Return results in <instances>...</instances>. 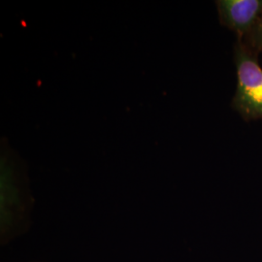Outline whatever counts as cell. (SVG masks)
I'll return each mask as SVG.
<instances>
[{
  "label": "cell",
  "instance_id": "4",
  "mask_svg": "<svg viewBox=\"0 0 262 262\" xmlns=\"http://www.w3.org/2000/svg\"><path fill=\"white\" fill-rule=\"evenodd\" d=\"M246 44L257 53L260 51L262 52V17L254 33L252 35V37L248 40V42H246Z\"/></svg>",
  "mask_w": 262,
  "mask_h": 262
},
{
  "label": "cell",
  "instance_id": "3",
  "mask_svg": "<svg viewBox=\"0 0 262 262\" xmlns=\"http://www.w3.org/2000/svg\"><path fill=\"white\" fill-rule=\"evenodd\" d=\"M219 19L244 43L252 37L262 17V0H217Z\"/></svg>",
  "mask_w": 262,
  "mask_h": 262
},
{
  "label": "cell",
  "instance_id": "1",
  "mask_svg": "<svg viewBox=\"0 0 262 262\" xmlns=\"http://www.w3.org/2000/svg\"><path fill=\"white\" fill-rule=\"evenodd\" d=\"M0 205V245L5 247L28 231L31 210L24 175L6 162L1 169Z\"/></svg>",
  "mask_w": 262,
  "mask_h": 262
},
{
  "label": "cell",
  "instance_id": "5",
  "mask_svg": "<svg viewBox=\"0 0 262 262\" xmlns=\"http://www.w3.org/2000/svg\"><path fill=\"white\" fill-rule=\"evenodd\" d=\"M27 262H43V261H27Z\"/></svg>",
  "mask_w": 262,
  "mask_h": 262
},
{
  "label": "cell",
  "instance_id": "2",
  "mask_svg": "<svg viewBox=\"0 0 262 262\" xmlns=\"http://www.w3.org/2000/svg\"><path fill=\"white\" fill-rule=\"evenodd\" d=\"M237 85L232 107L250 122L262 119V68L255 52L242 40L234 46Z\"/></svg>",
  "mask_w": 262,
  "mask_h": 262
}]
</instances>
